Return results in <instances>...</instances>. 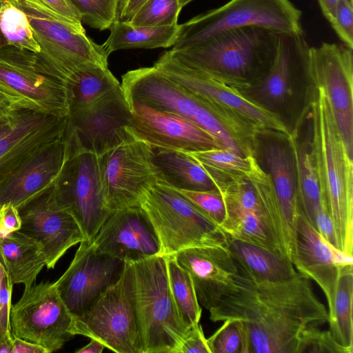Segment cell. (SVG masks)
I'll return each mask as SVG.
<instances>
[{"mask_svg": "<svg viewBox=\"0 0 353 353\" xmlns=\"http://www.w3.org/2000/svg\"><path fill=\"white\" fill-rule=\"evenodd\" d=\"M351 1H352V0H351Z\"/></svg>", "mask_w": 353, "mask_h": 353, "instance_id": "cell-58", "label": "cell"}, {"mask_svg": "<svg viewBox=\"0 0 353 353\" xmlns=\"http://www.w3.org/2000/svg\"><path fill=\"white\" fill-rule=\"evenodd\" d=\"M170 291L179 316L187 327L199 323L202 309L189 273L177 262L175 255L166 256Z\"/></svg>", "mask_w": 353, "mask_h": 353, "instance_id": "cell-35", "label": "cell"}, {"mask_svg": "<svg viewBox=\"0 0 353 353\" xmlns=\"http://www.w3.org/2000/svg\"><path fill=\"white\" fill-rule=\"evenodd\" d=\"M140 206L157 234L160 255L175 254L194 247L228 245L221 228L174 188L157 182Z\"/></svg>", "mask_w": 353, "mask_h": 353, "instance_id": "cell-6", "label": "cell"}, {"mask_svg": "<svg viewBox=\"0 0 353 353\" xmlns=\"http://www.w3.org/2000/svg\"><path fill=\"white\" fill-rule=\"evenodd\" d=\"M181 8L179 0H146L128 21L141 27H164L178 24Z\"/></svg>", "mask_w": 353, "mask_h": 353, "instance_id": "cell-38", "label": "cell"}, {"mask_svg": "<svg viewBox=\"0 0 353 353\" xmlns=\"http://www.w3.org/2000/svg\"><path fill=\"white\" fill-rule=\"evenodd\" d=\"M66 159L64 136L37 150L0 179V205L11 203L17 208L53 186Z\"/></svg>", "mask_w": 353, "mask_h": 353, "instance_id": "cell-24", "label": "cell"}, {"mask_svg": "<svg viewBox=\"0 0 353 353\" xmlns=\"http://www.w3.org/2000/svg\"><path fill=\"white\" fill-rule=\"evenodd\" d=\"M121 85L128 102L144 104L183 117L209 133L221 148L243 156L250 154L210 106L154 66L127 72L121 77Z\"/></svg>", "mask_w": 353, "mask_h": 353, "instance_id": "cell-5", "label": "cell"}, {"mask_svg": "<svg viewBox=\"0 0 353 353\" xmlns=\"http://www.w3.org/2000/svg\"><path fill=\"white\" fill-rule=\"evenodd\" d=\"M54 185L17 207L20 230L41 245L48 269L54 268L71 247L85 240L74 216L58 204Z\"/></svg>", "mask_w": 353, "mask_h": 353, "instance_id": "cell-19", "label": "cell"}, {"mask_svg": "<svg viewBox=\"0 0 353 353\" xmlns=\"http://www.w3.org/2000/svg\"><path fill=\"white\" fill-rule=\"evenodd\" d=\"M349 265H353L352 255L329 243L300 214L296 221L293 265L298 272L314 281L321 288L327 299L328 311L332 307L340 271Z\"/></svg>", "mask_w": 353, "mask_h": 353, "instance_id": "cell-25", "label": "cell"}, {"mask_svg": "<svg viewBox=\"0 0 353 353\" xmlns=\"http://www.w3.org/2000/svg\"><path fill=\"white\" fill-rule=\"evenodd\" d=\"M21 222L18 209L11 203L0 205V237L19 230Z\"/></svg>", "mask_w": 353, "mask_h": 353, "instance_id": "cell-46", "label": "cell"}, {"mask_svg": "<svg viewBox=\"0 0 353 353\" xmlns=\"http://www.w3.org/2000/svg\"><path fill=\"white\" fill-rule=\"evenodd\" d=\"M228 290L210 310L213 322L238 323L241 353H296L302 332L328 322L310 279L298 272L278 281H256L238 269Z\"/></svg>", "mask_w": 353, "mask_h": 353, "instance_id": "cell-1", "label": "cell"}, {"mask_svg": "<svg viewBox=\"0 0 353 353\" xmlns=\"http://www.w3.org/2000/svg\"><path fill=\"white\" fill-rule=\"evenodd\" d=\"M12 337H6L3 336L0 328V353H10L12 345Z\"/></svg>", "mask_w": 353, "mask_h": 353, "instance_id": "cell-52", "label": "cell"}, {"mask_svg": "<svg viewBox=\"0 0 353 353\" xmlns=\"http://www.w3.org/2000/svg\"><path fill=\"white\" fill-rule=\"evenodd\" d=\"M71 334L99 340L117 353H143L131 262H125L120 279L86 312L73 319Z\"/></svg>", "mask_w": 353, "mask_h": 353, "instance_id": "cell-10", "label": "cell"}, {"mask_svg": "<svg viewBox=\"0 0 353 353\" xmlns=\"http://www.w3.org/2000/svg\"><path fill=\"white\" fill-rule=\"evenodd\" d=\"M14 336L37 343L48 353L61 349L74 336L73 317L60 298L54 283L41 281L24 288L10 310Z\"/></svg>", "mask_w": 353, "mask_h": 353, "instance_id": "cell-15", "label": "cell"}, {"mask_svg": "<svg viewBox=\"0 0 353 353\" xmlns=\"http://www.w3.org/2000/svg\"><path fill=\"white\" fill-rule=\"evenodd\" d=\"M314 228L329 243L336 248L334 225L324 205L318 212Z\"/></svg>", "mask_w": 353, "mask_h": 353, "instance_id": "cell-47", "label": "cell"}, {"mask_svg": "<svg viewBox=\"0 0 353 353\" xmlns=\"http://www.w3.org/2000/svg\"><path fill=\"white\" fill-rule=\"evenodd\" d=\"M93 243L99 252L125 262H135L161 253L157 234L140 205L113 212Z\"/></svg>", "mask_w": 353, "mask_h": 353, "instance_id": "cell-22", "label": "cell"}, {"mask_svg": "<svg viewBox=\"0 0 353 353\" xmlns=\"http://www.w3.org/2000/svg\"><path fill=\"white\" fill-rule=\"evenodd\" d=\"M128 103L135 135L152 148L185 152L221 148L209 133L183 117L144 104Z\"/></svg>", "mask_w": 353, "mask_h": 353, "instance_id": "cell-23", "label": "cell"}, {"mask_svg": "<svg viewBox=\"0 0 353 353\" xmlns=\"http://www.w3.org/2000/svg\"><path fill=\"white\" fill-rule=\"evenodd\" d=\"M330 24L343 44L353 49V1L339 0Z\"/></svg>", "mask_w": 353, "mask_h": 353, "instance_id": "cell-43", "label": "cell"}, {"mask_svg": "<svg viewBox=\"0 0 353 353\" xmlns=\"http://www.w3.org/2000/svg\"><path fill=\"white\" fill-rule=\"evenodd\" d=\"M17 106L10 99L0 90V113L9 110Z\"/></svg>", "mask_w": 353, "mask_h": 353, "instance_id": "cell-53", "label": "cell"}, {"mask_svg": "<svg viewBox=\"0 0 353 353\" xmlns=\"http://www.w3.org/2000/svg\"><path fill=\"white\" fill-rule=\"evenodd\" d=\"M128 0H119V12L127 2Z\"/></svg>", "mask_w": 353, "mask_h": 353, "instance_id": "cell-56", "label": "cell"}, {"mask_svg": "<svg viewBox=\"0 0 353 353\" xmlns=\"http://www.w3.org/2000/svg\"><path fill=\"white\" fill-rule=\"evenodd\" d=\"M174 255L190 275L199 304L208 310L228 290L239 273L228 245L194 247Z\"/></svg>", "mask_w": 353, "mask_h": 353, "instance_id": "cell-26", "label": "cell"}, {"mask_svg": "<svg viewBox=\"0 0 353 353\" xmlns=\"http://www.w3.org/2000/svg\"><path fill=\"white\" fill-rule=\"evenodd\" d=\"M54 189L58 204L74 216L85 240L93 242L112 213L104 203L98 156L67 149V159Z\"/></svg>", "mask_w": 353, "mask_h": 353, "instance_id": "cell-16", "label": "cell"}, {"mask_svg": "<svg viewBox=\"0 0 353 353\" xmlns=\"http://www.w3.org/2000/svg\"><path fill=\"white\" fill-rule=\"evenodd\" d=\"M52 13L57 14L68 21L81 26V17L70 0H26Z\"/></svg>", "mask_w": 353, "mask_h": 353, "instance_id": "cell-44", "label": "cell"}, {"mask_svg": "<svg viewBox=\"0 0 353 353\" xmlns=\"http://www.w3.org/2000/svg\"><path fill=\"white\" fill-rule=\"evenodd\" d=\"M209 172L224 176H249L259 165L252 154L243 156L224 148L188 152Z\"/></svg>", "mask_w": 353, "mask_h": 353, "instance_id": "cell-36", "label": "cell"}, {"mask_svg": "<svg viewBox=\"0 0 353 353\" xmlns=\"http://www.w3.org/2000/svg\"><path fill=\"white\" fill-rule=\"evenodd\" d=\"M0 29L8 44L39 53L40 48L24 12L8 0L0 8Z\"/></svg>", "mask_w": 353, "mask_h": 353, "instance_id": "cell-37", "label": "cell"}, {"mask_svg": "<svg viewBox=\"0 0 353 353\" xmlns=\"http://www.w3.org/2000/svg\"><path fill=\"white\" fill-rule=\"evenodd\" d=\"M90 343L83 347L77 350V353H101L105 346L99 340L90 339Z\"/></svg>", "mask_w": 353, "mask_h": 353, "instance_id": "cell-51", "label": "cell"}, {"mask_svg": "<svg viewBox=\"0 0 353 353\" xmlns=\"http://www.w3.org/2000/svg\"><path fill=\"white\" fill-rule=\"evenodd\" d=\"M290 138L296 160L300 212L314 228L316 216L323 203L311 145L299 143L296 132H291Z\"/></svg>", "mask_w": 353, "mask_h": 353, "instance_id": "cell-33", "label": "cell"}, {"mask_svg": "<svg viewBox=\"0 0 353 353\" xmlns=\"http://www.w3.org/2000/svg\"><path fill=\"white\" fill-rule=\"evenodd\" d=\"M146 0H128L120 11L117 21H129L139 7Z\"/></svg>", "mask_w": 353, "mask_h": 353, "instance_id": "cell-49", "label": "cell"}, {"mask_svg": "<svg viewBox=\"0 0 353 353\" xmlns=\"http://www.w3.org/2000/svg\"><path fill=\"white\" fill-rule=\"evenodd\" d=\"M67 117L14 106L0 113V179L45 144L63 136Z\"/></svg>", "mask_w": 353, "mask_h": 353, "instance_id": "cell-20", "label": "cell"}, {"mask_svg": "<svg viewBox=\"0 0 353 353\" xmlns=\"http://www.w3.org/2000/svg\"><path fill=\"white\" fill-rule=\"evenodd\" d=\"M152 161L157 183L178 190H219L210 173L188 152L152 148Z\"/></svg>", "mask_w": 353, "mask_h": 353, "instance_id": "cell-28", "label": "cell"}, {"mask_svg": "<svg viewBox=\"0 0 353 353\" xmlns=\"http://www.w3.org/2000/svg\"><path fill=\"white\" fill-rule=\"evenodd\" d=\"M278 35L268 28L244 26L169 52L182 64L241 91L250 88L269 71L276 54Z\"/></svg>", "mask_w": 353, "mask_h": 353, "instance_id": "cell-2", "label": "cell"}, {"mask_svg": "<svg viewBox=\"0 0 353 353\" xmlns=\"http://www.w3.org/2000/svg\"><path fill=\"white\" fill-rule=\"evenodd\" d=\"M353 265L343 267L339 273L332 307L328 311L330 332L343 347L353 352Z\"/></svg>", "mask_w": 353, "mask_h": 353, "instance_id": "cell-34", "label": "cell"}, {"mask_svg": "<svg viewBox=\"0 0 353 353\" xmlns=\"http://www.w3.org/2000/svg\"><path fill=\"white\" fill-rule=\"evenodd\" d=\"M352 353L334 339L330 332L319 326L305 329L299 339L296 353Z\"/></svg>", "mask_w": 353, "mask_h": 353, "instance_id": "cell-40", "label": "cell"}, {"mask_svg": "<svg viewBox=\"0 0 353 353\" xmlns=\"http://www.w3.org/2000/svg\"><path fill=\"white\" fill-rule=\"evenodd\" d=\"M311 83L324 92L347 154L353 157V49L322 43L309 54Z\"/></svg>", "mask_w": 353, "mask_h": 353, "instance_id": "cell-17", "label": "cell"}, {"mask_svg": "<svg viewBox=\"0 0 353 353\" xmlns=\"http://www.w3.org/2000/svg\"><path fill=\"white\" fill-rule=\"evenodd\" d=\"M270 133L256 143L274 190L266 223L277 254L293 263L296 221L301 214L296 156L290 134Z\"/></svg>", "mask_w": 353, "mask_h": 353, "instance_id": "cell-8", "label": "cell"}, {"mask_svg": "<svg viewBox=\"0 0 353 353\" xmlns=\"http://www.w3.org/2000/svg\"><path fill=\"white\" fill-rule=\"evenodd\" d=\"M192 1L193 0H179V2L181 8H183L184 6H185Z\"/></svg>", "mask_w": 353, "mask_h": 353, "instance_id": "cell-55", "label": "cell"}, {"mask_svg": "<svg viewBox=\"0 0 353 353\" xmlns=\"http://www.w3.org/2000/svg\"><path fill=\"white\" fill-rule=\"evenodd\" d=\"M8 44L7 40L6 39L5 37L3 36L1 29H0V48L6 46Z\"/></svg>", "mask_w": 353, "mask_h": 353, "instance_id": "cell-54", "label": "cell"}, {"mask_svg": "<svg viewBox=\"0 0 353 353\" xmlns=\"http://www.w3.org/2000/svg\"><path fill=\"white\" fill-rule=\"evenodd\" d=\"M10 353H48L42 346L13 335Z\"/></svg>", "mask_w": 353, "mask_h": 353, "instance_id": "cell-48", "label": "cell"}, {"mask_svg": "<svg viewBox=\"0 0 353 353\" xmlns=\"http://www.w3.org/2000/svg\"><path fill=\"white\" fill-rule=\"evenodd\" d=\"M70 88L69 112L85 108L121 86L108 65L88 63L67 78Z\"/></svg>", "mask_w": 353, "mask_h": 353, "instance_id": "cell-32", "label": "cell"}, {"mask_svg": "<svg viewBox=\"0 0 353 353\" xmlns=\"http://www.w3.org/2000/svg\"><path fill=\"white\" fill-rule=\"evenodd\" d=\"M125 262L83 240L54 285L73 319L82 316L121 277Z\"/></svg>", "mask_w": 353, "mask_h": 353, "instance_id": "cell-18", "label": "cell"}, {"mask_svg": "<svg viewBox=\"0 0 353 353\" xmlns=\"http://www.w3.org/2000/svg\"><path fill=\"white\" fill-rule=\"evenodd\" d=\"M310 143L319 176L322 201L334 225L336 248L353 252V161L349 157L328 100L313 85Z\"/></svg>", "mask_w": 353, "mask_h": 353, "instance_id": "cell-3", "label": "cell"}, {"mask_svg": "<svg viewBox=\"0 0 353 353\" xmlns=\"http://www.w3.org/2000/svg\"><path fill=\"white\" fill-rule=\"evenodd\" d=\"M180 25L164 27H141L128 21H116L102 48L107 55L119 50L169 48L177 38Z\"/></svg>", "mask_w": 353, "mask_h": 353, "instance_id": "cell-31", "label": "cell"}, {"mask_svg": "<svg viewBox=\"0 0 353 353\" xmlns=\"http://www.w3.org/2000/svg\"><path fill=\"white\" fill-rule=\"evenodd\" d=\"M0 261L12 284L32 285L46 265L41 245L20 230L0 237Z\"/></svg>", "mask_w": 353, "mask_h": 353, "instance_id": "cell-29", "label": "cell"}, {"mask_svg": "<svg viewBox=\"0 0 353 353\" xmlns=\"http://www.w3.org/2000/svg\"><path fill=\"white\" fill-rule=\"evenodd\" d=\"M81 22L99 30L110 29L117 21L119 0H70Z\"/></svg>", "mask_w": 353, "mask_h": 353, "instance_id": "cell-39", "label": "cell"}, {"mask_svg": "<svg viewBox=\"0 0 353 353\" xmlns=\"http://www.w3.org/2000/svg\"><path fill=\"white\" fill-rule=\"evenodd\" d=\"M8 1L26 14L40 48L39 57L65 79L88 63L108 65L109 56L86 35L82 25L26 0Z\"/></svg>", "mask_w": 353, "mask_h": 353, "instance_id": "cell-11", "label": "cell"}, {"mask_svg": "<svg viewBox=\"0 0 353 353\" xmlns=\"http://www.w3.org/2000/svg\"><path fill=\"white\" fill-rule=\"evenodd\" d=\"M178 191L221 228L225 219L226 210L222 195L219 190Z\"/></svg>", "mask_w": 353, "mask_h": 353, "instance_id": "cell-41", "label": "cell"}, {"mask_svg": "<svg viewBox=\"0 0 353 353\" xmlns=\"http://www.w3.org/2000/svg\"><path fill=\"white\" fill-rule=\"evenodd\" d=\"M179 353H212L201 325L192 327L183 341Z\"/></svg>", "mask_w": 353, "mask_h": 353, "instance_id": "cell-45", "label": "cell"}, {"mask_svg": "<svg viewBox=\"0 0 353 353\" xmlns=\"http://www.w3.org/2000/svg\"><path fill=\"white\" fill-rule=\"evenodd\" d=\"M223 325L208 339L212 353H241L243 338L238 323L232 320Z\"/></svg>", "mask_w": 353, "mask_h": 353, "instance_id": "cell-42", "label": "cell"}, {"mask_svg": "<svg viewBox=\"0 0 353 353\" xmlns=\"http://www.w3.org/2000/svg\"><path fill=\"white\" fill-rule=\"evenodd\" d=\"M152 157V146L138 137L98 156L102 194L110 212L140 205L157 182Z\"/></svg>", "mask_w": 353, "mask_h": 353, "instance_id": "cell-14", "label": "cell"}, {"mask_svg": "<svg viewBox=\"0 0 353 353\" xmlns=\"http://www.w3.org/2000/svg\"><path fill=\"white\" fill-rule=\"evenodd\" d=\"M143 353H179L190 330L182 321L168 276L166 256L131 262Z\"/></svg>", "mask_w": 353, "mask_h": 353, "instance_id": "cell-4", "label": "cell"}, {"mask_svg": "<svg viewBox=\"0 0 353 353\" xmlns=\"http://www.w3.org/2000/svg\"><path fill=\"white\" fill-rule=\"evenodd\" d=\"M0 90L17 106L58 117L69 113L67 80L37 52L9 44L0 48Z\"/></svg>", "mask_w": 353, "mask_h": 353, "instance_id": "cell-7", "label": "cell"}, {"mask_svg": "<svg viewBox=\"0 0 353 353\" xmlns=\"http://www.w3.org/2000/svg\"><path fill=\"white\" fill-rule=\"evenodd\" d=\"M67 149L99 156L137 137L121 85L92 105L67 116Z\"/></svg>", "mask_w": 353, "mask_h": 353, "instance_id": "cell-12", "label": "cell"}, {"mask_svg": "<svg viewBox=\"0 0 353 353\" xmlns=\"http://www.w3.org/2000/svg\"><path fill=\"white\" fill-rule=\"evenodd\" d=\"M222 197L226 216L221 228L227 236L261 246L278 254L259 196L252 191L241 190L225 192Z\"/></svg>", "mask_w": 353, "mask_h": 353, "instance_id": "cell-27", "label": "cell"}, {"mask_svg": "<svg viewBox=\"0 0 353 353\" xmlns=\"http://www.w3.org/2000/svg\"><path fill=\"white\" fill-rule=\"evenodd\" d=\"M310 49L303 34L279 32L273 63L267 74L247 89L252 90L248 99L273 113L286 105L295 83L310 77Z\"/></svg>", "mask_w": 353, "mask_h": 353, "instance_id": "cell-21", "label": "cell"}, {"mask_svg": "<svg viewBox=\"0 0 353 353\" xmlns=\"http://www.w3.org/2000/svg\"><path fill=\"white\" fill-rule=\"evenodd\" d=\"M153 66L205 103L222 120V113L226 110L243 118L256 130H273L287 135L291 133L278 115L249 99L239 90L182 64L169 51L162 54Z\"/></svg>", "mask_w": 353, "mask_h": 353, "instance_id": "cell-13", "label": "cell"}, {"mask_svg": "<svg viewBox=\"0 0 353 353\" xmlns=\"http://www.w3.org/2000/svg\"><path fill=\"white\" fill-rule=\"evenodd\" d=\"M324 17L331 23L335 17L339 0H318Z\"/></svg>", "mask_w": 353, "mask_h": 353, "instance_id": "cell-50", "label": "cell"}, {"mask_svg": "<svg viewBox=\"0 0 353 353\" xmlns=\"http://www.w3.org/2000/svg\"><path fill=\"white\" fill-rule=\"evenodd\" d=\"M4 0H0V8L3 3Z\"/></svg>", "mask_w": 353, "mask_h": 353, "instance_id": "cell-57", "label": "cell"}, {"mask_svg": "<svg viewBox=\"0 0 353 353\" xmlns=\"http://www.w3.org/2000/svg\"><path fill=\"white\" fill-rule=\"evenodd\" d=\"M301 17V10L290 0H230L180 24L172 49L186 48L224 30L244 26L303 34Z\"/></svg>", "mask_w": 353, "mask_h": 353, "instance_id": "cell-9", "label": "cell"}, {"mask_svg": "<svg viewBox=\"0 0 353 353\" xmlns=\"http://www.w3.org/2000/svg\"><path fill=\"white\" fill-rule=\"evenodd\" d=\"M228 247L238 269L256 281H283L298 273L290 261L261 246L228 238Z\"/></svg>", "mask_w": 353, "mask_h": 353, "instance_id": "cell-30", "label": "cell"}]
</instances>
